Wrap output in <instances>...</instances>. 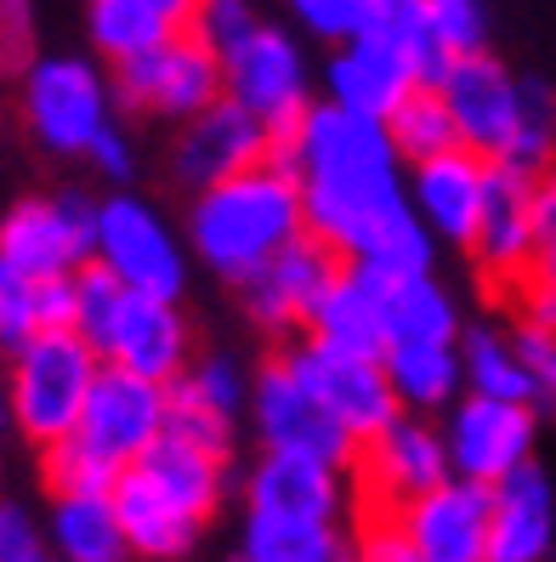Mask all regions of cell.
Here are the masks:
<instances>
[{"label":"cell","mask_w":556,"mask_h":562,"mask_svg":"<svg viewBox=\"0 0 556 562\" xmlns=\"http://www.w3.org/2000/svg\"><path fill=\"white\" fill-rule=\"evenodd\" d=\"M511 341L522 352L534 375V392H540V409H556V329H540V324H517Z\"/></svg>","instance_id":"45"},{"label":"cell","mask_w":556,"mask_h":562,"mask_svg":"<svg viewBox=\"0 0 556 562\" xmlns=\"http://www.w3.org/2000/svg\"><path fill=\"white\" fill-rule=\"evenodd\" d=\"M52 540L18 501H0V562H46Z\"/></svg>","instance_id":"46"},{"label":"cell","mask_w":556,"mask_h":562,"mask_svg":"<svg viewBox=\"0 0 556 562\" xmlns=\"http://www.w3.org/2000/svg\"><path fill=\"white\" fill-rule=\"evenodd\" d=\"M245 562H352V540L341 522H307V517H268L245 512Z\"/></svg>","instance_id":"31"},{"label":"cell","mask_w":556,"mask_h":562,"mask_svg":"<svg viewBox=\"0 0 556 562\" xmlns=\"http://www.w3.org/2000/svg\"><path fill=\"white\" fill-rule=\"evenodd\" d=\"M234 426H239V420L205 409L193 392H182V386L171 381V415H166V432H171V438H182V443H193V449H211V454L227 460V454H234Z\"/></svg>","instance_id":"41"},{"label":"cell","mask_w":556,"mask_h":562,"mask_svg":"<svg viewBox=\"0 0 556 562\" xmlns=\"http://www.w3.org/2000/svg\"><path fill=\"white\" fill-rule=\"evenodd\" d=\"M46 540L57 562H131L114 494H52Z\"/></svg>","instance_id":"27"},{"label":"cell","mask_w":556,"mask_h":562,"mask_svg":"<svg viewBox=\"0 0 556 562\" xmlns=\"http://www.w3.org/2000/svg\"><path fill=\"white\" fill-rule=\"evenodd\" d=\"M352 501V472L313 454L261 449V460L245 477V512L268 517H307V522H341Z\"/></svg>","instance_id":"19"},{"label":"cell","mask_w":556,"mask_h":562,"mask_svg":"<svg viewBox=\"0 0 556 562\" xmlns=\"http://www.w3.org/2000/svg\"><path fill=\"white\" fill-rule=\"evenodd\" d=\"M114 80V103L125 114H143V120H166V125H182L200 109H211L216 97H227L222 86V57L182 29V35L159 41L154 52L143 57H125L109 69Z\"/></svg>","instance_id":"6"},{"label":"cell","mask_w":556,"mask_h":562,"mask_svg":"<svg viewBox=\"0 0 556 562\" xmlns=\"http://www.w3.org/2000/svg\"><path fill=\"white\" fill-rule=\"evenodd\" d=\"M86 165L97 177H109V182H131V171H137V148H131V137L120 131V120L103 131V137L91 143V154H86Z\"/></svg>","instance_id":"49"},{"label":"cell","mask_w":556,"mask_h":562,"mask_svg":"<svg viewBox=\"0 0 556 562\" xmlns=\"http://www.w3.org/2000/svg\"><path fill=\"white\" fill-rule=\"evenodd\" d=\"M166 415H171V386L166 381H148V375L120 370V363H103L91 398L80 409L75 438L91 454H103L114 472H125L166 438Z\"/></svg>","instance_id":"10"},{"label":"cell","mask_w":556,"mask_h":562,"mask_svg":"<svg viewBox=\"0 0 556 562\" xmlns=\"http://www.w3.org/2000/svg\"><path fill=\"white\" fill-rule=\"evenodd\" d=\"M302 234H307L302 182L279 159H261L239 177L200 188L188 205V250L222 284H245Z\"/></svg>","instance_id":"2"},{"label":"cell","mask_w":556,"mask_h":562,"mask_svg":"<svg viewBox=\"0 0 556 562\" xmlns=\"http://www.w3.org/2000/svg\"><path fill=\"white\" fill-rule=\"evenodd\" d=\"M12 432V386H7V363H0V443Z\"/></svg>","instance_id":"52"},{"label":"cell","mask_w":556,"mask_h":562,"mask_svg":"<svg viewBox=\"0 0 556 562\" xmlns=\"http://www.w3.org/2000/svg\"><path fill=\"white\" fill-rule=\"evenodd\" d=\"M461 302L438 284V273L398 279L386 290V341H461Z\"/></svg>","instance_id":"33"},{"label":"cell","mask_w":556,"mask_h":562,"mask_svg":"<svg viewBox=\"0 0 556 562\" xmlns=\"http://www.w3.org/2000/svg\"><path fill=\"white\" fill-rule=\"evenodd\" d=\"M534 177L511 159H488V200H483V222L472 239V261L483 268L488 284H506L511 295L522 290L534 268Z\"/></svg>","instance_id":"16"},{"label":"cell","mask_w":556,"mask_h":562,"mask_svg":"<svg viewBox=\"0 0 556 562\" xmlns=\"http://www.w3.org/2000/svg\"><path fill=\"white\" fill-rule=\"evenodd\" d=\"M97 352H103V363H120V370H131V375H148V381L171 386L193 363V329L182 318V302L125 290V307H120L109 341Z\"/></svg>","instance_id":"21"},{"label":"cell","mask_w":556,"mask_h":562,"mask_svg":"<svg viewBox=\"0 0 556 562\" xmlns=\"http://www.w3.org/2000/svg\"><path fill=\"white\" fill-rule=\"evenodd\" d=\"M341 268L347 261L318 234H302V239H290L261 273H250L234 290H239V307L256 329H268V336H302L307 313L318 307V295L336 284Z\"/></svg>","instance_id":"15"},{"label":"cell","mask_w":556,"mask_h":562,"mask_svg":"<svg viewBox=\"0 0 556 562\" xmlns=\"http://www.w3.org/2000/svg\"><path fill=\"white\" fill-rule=\"evenodd\" d=\"M234 562H245V557H234Z\"/></svg>","instance_id":"54"},{"label":"cell","mask_w":556,"mask_h":562,"mask_svg":"<svg viewBox=\"0 0 556 562\" xmlns=\"http://www.w3.org/2000/svg\"><path fill=\"white\" fill-rule=\"evenodd\" d=\"M461 358H466V392H483V398H511V404H534L540 409L534 375H529V363H522L511 329H495V324L461 329Z\"/></svg>","instance_id":"32"},{"label":"cell","mask_w":556,"mask_h":562,"mask_svg":"<svg viewBox=\"0 0 556 562\" xmlns=\"http://www.w3.org/2000/svg\"><path fill=\"white\" fill-rule=\"evenodd\" d=\"M284 358L296 363V375L324 398V409H330L347 432L358 438V449H364L375 432H386V426L404 415V404H398V392H392V375H386L381 358L336 352V347H318V341H307V336L290 341Z\"/></svg>","instance_id":"12"},{"label":"cell","mask_w":556,"mask_h":562,"mask_svg":"<svg viewBox=\"0 0 556 562\" xmlns=\"http://www.w3.org/2000/svg\"><path fill=\"white\" fill-rule=\"evenodd\" d=\"M347 261H352V268H364V273L392 279V284H398V279H420V273L438 268V234L404 200V205H392L386 216H375L364 234H358Z\"/></svg>","instance_id":"29"},{"label":"cell","mask_w":556,"mask_h":562,"mask_svg":"<svg viewBox=\"0 0 556 562\" xmlns=\"http://www.w3.org/2000/svg\"><path fill=\"white\" fill-rule=\"evenodd\" d=\"M529 279H556V165L534 177V268Z\"/></svg>","instance_id":"44"},{"label":"cell","mask_w":556,"mask_h":562,"mask_svg":"<svg viewBox=\"0 0 556 562\" xmlns=\"http://www.w3.org/2000/svg\"><path fill=\"white\" fill-rule=\"evenodd\" d=\"M556 551V483L540 460L495 483L488 512V562H551Z\"/></svg>","instance_id":"22"},{"label":"cell","mask_w":556,"mask_h":562,"mask_svg":"<svg viewBox=\"0 0 556 562\" xmlns=\"http://www.w3.org/2000/svg\"><path fill=\"white\" fill-rule=\"evenodd\" d=\"M182 392H193L205 409L227 415V420H239L250 409V375H245V363L234 352H205V358H193L188 370L177 375Z\"/></svg>","instance_id":"37"},{"label":"cell","mask_w":556,"mask_h":562,"mask_svg":"<svg viewBox=\"0 0 556 562\" xmlns=\"http://www.w3.org/2000/svg\"><path fill=\"white\" fill-rule=\"evenodd\" d=\"M443 443H449L454 477H472V483L495 488L500 477H511L517 467L534 460L540 409L511 404V398H483V392H461V398L449 404Z\"/></svg>","instance_id":"11"},{"label":"cell","mask_w":556,"mask_h":562,"mask_svg":"<svg viewBox=\"0 0 556 562\" xmlns=\"http://www.w3.org/2000/svg\"><path fill=\"white\" fill-rule=\"evenodd\" d=\"M273 159V125L256 120L234 97H216L211 109H200L193 120L177 125L171 143V182H182L188 193H200L211 182H227L250 171V165Z\"/></svg>","instance_id":"14"},{"label":"cell","mask_w":556,"mask_h":562,"mask_svg":"<svg viewBox=\"0 0 556 562\" xmlns=\"http://www.w3.org/2000/svg\"><path fill=\"white\" fill-rule=\"evenodd\" d=\"M250 426H256L261 449L313 454V460H330V467H347V472L358 460V438L324 409V398L296 375V363L284 352H273L250 375Z\"/></svg>","instance_id":"7"},{"label":"cell","mask_w":556,"mask_h":562,"mask_svg":"<svg viewBox=\"0 0 556 562\" xmlns=\"http://www.w3.org/2000/svg\"><path fill=\"white\" fill-rule=\"evenodd\" d=\"M392 392L409 415H438L466 392V358L461 341H386L381 352Z\"/></svg>","instance_id":"26"},{"label":"cell","mask_w":556,"mask_h":562,"mask_svg":"<svg viewBox=\"0 0 556 562\" xmlns=\"http://www.w3.org/2000/svg\"><path fill=\"white\" fill-rule=\"evenodd\" d=\"M193 35H200L216 57H227V52H239L256 29H261V18H256V7L250 0H200V12H193Z\"/></svg>","instance_id":"42"},{"label":"cell","mask_w":556,"mask_h":562,"mask_svg":"<svg viewBox=\"0 0 556 562\" xmlns=\"http://www.w3.org/2000/svg\"><path fill=\"white\" fill-rule=\"evenodd\" d=\"M188 256L193 250L177 239V227L159 216L148 200H137V193H109V200H97L91 261L109 268L125 290L182 302L188 295Z\"/></svg>","instance_id":"5"},{"label":"cell","mask_w":556,"mask_h":562,"mask_svg":"<svg viewBox=\"0 0 556 562\" xmlns=\"http://www.w3.org/2000/svg\"><path fill=\"white\" fill-rule=\"evenodd\" d=\"M222 86H227L234 103H245L256 120H268L273 131H290L313 109L307 52L273 23H261L239 52L222 57Z\"/></svg>","instance_id":"13"},{"label":"cell","mask_w":556,"mask_h":562,"mask_svg":"<svg viewBox=\"0 0 556 562\" xmlns=\"http://www.w3.org/2000/svg\"><path fill=\"white\" fill-rule=\"evenodd\" d=\"M483 200H488V159L472 148H443L432 159L409 165V205L438 234V245L472 250Z\"/></svg>","instance_id":"20"},{"label":"cell","mask_w":556,"mask_h":562,"mask_svg":"<svg viewBox=\"0 0 556 562\" xmlns=\"http://www.w3.org/2000/svg\"><path fill=\"white\" fill-rule=\"evenodd\" d=\"M46 562H57V557H46Z\"/></svg>","instance_id":"53"},{"label":"cell","mask_w":556,"mask_h":562,"mask_svg":"<svg viewBox=\"0 0 556 562\" xmlns=\"http://www.w3.org/2000/svg\"><path fill=\"white\" fill-rule=\"evenodd\" d=\"M97 245V200L80 188L29 193L0 216V261L23 273H80Z\"/></svg>","instance_id":"9"},{"label":"cell","mask_w":556,"mask_h":562,"mask_svg":"<svg viewBox=\"0 0 556 562\" xmlns=\"http://www.w3.org/2000/svg\"><path fill=\"white\" fill-rule=\"evenodd\" d=\"M103 358L75 324L41 329L18 352H7V386H12V432L35 449L69 438L80 426V409L97 386Z\"/></svg>","instance_id":"3"},{"label":"cell","mask_w":556,"mask_h":562,"mask_svg":"<svg viewBox=\"0 0 556 562\" xmlns=\"http://www.w3.org/2000/svg\"><path fill=\"white\" fill-rule=\"evenodd\" d=\"M386 290H392V279L364 273L347 261L336 273V284L318 295V307L307 313L302 336L318 347H336V352L381 358L386 352Z\"/></svg>","instance_id":"24"},{"label":"cell","mask_w":556,"mask_h":562,"mask_svg":"<svg viewBox=\"0 0 556 562\" xmlns=\"http://www.w3.org/2000/svg\"><path fill=\"white\" fill-rule=\"evenodd\" d=\"M506 159L522 165V171H545V165H556V86L522 80V91H517V131H511Z\"/></svg>","instance_id":"36"},{"label":"cell","mask_w":556,"mask_h":562,"mask_svg":"<svg viewBox=\"0 0 556 562\" xmlns=\"http://www.w3.org/2000/svg\"><path fill=\"white\" fill-rule=\"evenodd\" d=\"M290 12H296V23L307 29L313 41H324V46H347L358 29H364L370 0H290Z\"/></svg>","instance_id":"43"},{"label":"cell","mask_w":556,"mask_h":562,"mask_svg":"<svg viewBox=\"0 0 556 562\" xmlns=\"http://www.w3.org/2000/svg\"><path fill=\"white\" fill-rule=\"evenodd\" d=\"M137 467L171 494V501L193 517V522H211L216 512H222V501H227V460L222 454H211V449H193V443H182V438H159Z\"/></svg>","instance_id":"30"},{"label":"cell","mask_w":556,"mask_h":562,"mask_svg":"<svg viewBox=\"0 0 556 562\" xmlns=\"http://www.w3.org/2000/svg\"><path fill=\"white\" fill-rule=\"evenodd\" d=\"M488 512H495V488L472 477H443L420 501L398 512L409 546L420 562H488Z\"/></svg>","instance_id":"18"},{"label":"cell","mask_w":556,"mask_h":562,"mask_svg":"<svg viewBox=\"0 0 556 562\" xmlns=\"http://www.w3.org/2000/svg\"><path fill=\"white\" fill-rule=\"evenodd\" d=\"M75 318V273H23L0 261V352H18L41 329H63Z\"/></svg>","instance_id":"28"},{"label":"cell","mask_w":556,"mask_h":562,"mask_svg":"<svg viewBox=\"0 0 556 562\" xmlns=\"http://www.w3.org/2000/svg\"><path fill=\"white\" fill-rule=\"evenodd\" d=\"M109 494H114L120 528H125V540H131V557L177 562V557H188L193 546H200V535H205V522H193L143 467H125Z\"/></svg>","instance_id":"25"},{"label":"cell","mask_w":556,"mask_h":562,"mask_svg":"<svg viewBox=\"0 0 556 562\" xmlns=\"http://www.w3.org/2000/svg\"><path fill=\"white\" fill-rule=\"evenodd\" d=\"M415 86H427L420 69L398 46H386L375 35H352L347 46L330 52V63H324V97L341 103V109H352V114L386 120Z\"/></svg>","instance_id":"23"},{"label":"cell","mask_w":556,"mask_h":562,"mask_svg":"<svg viewBox=\"0 0 556 562\" xmlns=\"http://www.w3.org/2000/svg\"><path fill=\"white\" fill-rule=\"evenodd\" d=\"M114 477L120 472L109 467L103 454H91L75 432L41 449V483H46V494H109Z\"/></svg>","instance_id":"38"},{"label":"cell","mask_w":556,"mask_h":562,"mask_svg":"<svg viewBox=\"0 0 556 562\" xmlns=\"http://www.w3.org/2000/svg\"><path fill=\"white\" fill-rule=\"evenodd\" d=\"M35 63V12L29 0H0V75Z\"/></svg>","instance_id":"47"},{"label":"cell","mask_w":556,"mask_h":562,"mask_svg":"<svg viewBox=\"0 0 556 562\" xmlns=\"http://www.w3.org/2000/svg\"><path fill=\"white\" fill-rule=\"evenodd\" d=\"M86 35L97 46V57H109V69L125 57H143L159 41L182 35V29L154 7V0H91L86 7Z\"/></svg>","instance_id":"34"},{"label":"cell","mask_w":556,"mask_h":562,"mask_svg":"<svg viewBox=\"0 0 556 562\" xmlns=\"http://www.w3.org/2000/svg\"><path fill=\"white\" fill-rule=\"evenodd\" d=\"M273 159L290 165L302 182L307 234H318L341 261L375 216L409 200V165L386 120L352 114L330 97H313L296 125L273 131Z\"/></svg>","instance_id":"1"},{"label":"cell","mask_w":556,"mask_h":562,"mask_svg":"<svg viewBox=\"0 0 556 562\" xmlns=\"http://www.w3.org/2000/svg\"><path fill=\"white\" fill-rule=\"evenodd\" d=\"M352 562H420L398 517H364V535L352 540Z\"/></svg>","instance_id":"48"},{"label":"cell","mask_w":556,"mask_h":562,"mask_svg":"<svg viewBox=\"0 0 556 562\" xmlns=\"http://www.w3.org/2000/svg\"><path fill=\"white\" fill-rule=\"evenodd\" d=\"M120 307H125V284L109 273V268H97V261H86V268L75 273V329L91 341V347H103L109 341V329H114V318H120ZM103 358V352H97Z\"/></svg>","instance_id":"39"},{"label":"cell","mask_w":556,"mask_h":562,"mask_svg":"<svg viewBox=\"0 0 556 562\" xmlns=\"http://www.w3.org/2000/svg\"><path fill=\"white\" fill-rule=\"evenodd\" d=\"M438 91H443V103L454 114L461 148H472L483 159H506L511 131H517V91H522V80L506 69V63L495 52L449 57Z\"/></svg>","instance_id":"17"},{"label":"cell","mask_w":556,"mask_h":562,"mask_svg":"<svg viewBox=\"0 0 556 562\" xmlns=\"http://www.w3.org/2000/svg\"><path fill=\"white\" fill-rule=\"evenodd\" d=\"M420 7L449 57L488 52V0H420Z\"/></svg>","instance_id":"40"},{"label":"cell","mask_w":556,"mask_h":562,"mask_svg":"<svg viewBox=\"0 0 556 562\" xmlns=\"http://www.w3.org/2000/svg\"><path fill=\"white\" fill-rule=\"evenodd\" d=\"M517 302H522V324L556 329V279H522Z\"/></svg>","instance_id":"50"},{"label":"cell","mask_w":556,"mask_h":562,"mask_svg":"<svg viewBox=\"0 0 556 562\" xmlns=\"http://www.w3.org/2000/svg\"><path fill=\"white\" fill-rule=\"evenodd\" d=\"M114 80L91 57H35L23 69L29 137L57 159H86L91 143L114 125Z\"/></svg>","instance_id":"4"},{"label":"cell","mask_w":556,"mask_h":562,"mask_svg":"<svg viewBox=\"0 0 556 562\" xmlns=\"http://www.w3.org/2000/svg\"><path fill=\"white\" fill-rule=\"evenodd\" d=\"M443 477H454L443 426H432V415H409V409L386 432H375L352 460V483L364 494V517H398L409 501H420Z\"/></svg>","instance_id":"8"},{"label":"cell","mask_w":556,"mask_h":562,"mask_svg":"<svg viewBox=\"0 0 556 562\" xmlns=\"http://www.w3.org/2000/svg\"><path fill=\"white\" fill-rule=\"evenodd\" d=\"M386 131H392V143H398L404 165H420L443 148H461V131H454V114H449L438 86H415L404 103L386 114Z\"/></svg>","instance_id":"35"},{"label":"cell","mask_w":556,"mask_h":562,"mask_svg":"<svg viewBox=\"0 0 556 562\" xmlns=\"http://www.w3.org/2000/svg\"><path fill=\"white\" fill-rule=\"evenodd\" d=\"M154 7L166 12L177 29H188V23H193V12H200V0H154Z\"/></svg>","instance_id":"51"}]
</instances>
